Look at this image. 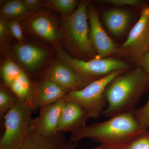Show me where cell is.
Listing matches in <instances>:
<instances>
[{
	"label": "cell",
	"instance_id": "obj_1",
	"mask_svg": "<svg viewBox=\"0 0 149 149\" xmlns=\"http://www.w3.org/2000/svg\"><path fill=\"white\" fill-rule=\"evenodd\" d=\"M146 132L141 128L134 112L129 113L86 125L71 133L69 140L75 143L88 138L100 142L110 149H122L126 148L132 141Z\"/></svg>",
	"mask_w": 149,
	"mask_h": 149
},
{
	"label": "cell",
	"instance_id": "obj_2",
	"mask_svg": "<svg viewBox=\"0 0 149 149\" xmlns=\"http://www.w3.org/2000/svg\"><path fill=\"white\" fill-rule=\"evenodd\" d=\"M149 87V75L141 67L120 74L107 87L105 93L107 107L102 115L109 118L134 112Z\"/></svg>",
	"mask_w": 149,
	"mask_h": 149
},
{
	"label": "cell",
	"instance_id": "obj_3",
	"mask_svg": "<svg viewBox=\"0 0 149 149\" xmlns=\"http://www.w3.org/2000/svg\"><path fill=\"white\" fill-rule=\"evenodd\" d=\"M35 110L32 104L18 100L4 116L5 130L0 149H20L30 129Z\"/></svg>",
	"mask_w": 149,
	"mask_h": 149
},
{
	"label": "cell",
	"instance_id": "obj_4",
	"mask_svg": "<svg viewBox=\"0 0 149 149\" xmlns=\"http://www.w3.org/2000/svg\"><path fill=\"white\" fill-rule=\"evenodd\" d=\"M127 70H117L102 78L93 80L80 90L71 91L65 98L80 105L90 118H97L102 114L107 107L105 93L107 87L114 78Z\"/></svg>",
	"mask_w": 149,
	"mask_h": 149
},
{
	"label": "cell",
	"instance_id": "obj_5",
	"mask_svg": "<svg viewBox=\"0 0 149 149\" xmlns=\"http://www.w3.org/2000/svg\"><path fill=\"white\" fill-rule=\"evenodd\" d=\"M87 4L80 2L74 12L64 17L63 28L68 42L79 53L91 55L94 51L90 36Z\"/></svg>",
	"mask_w": 149,
	"mask_h": 149
},
{
	"label": "cell",
	"instance_id": "obj_6",
	"mask_svg": "<svg viewBox=\"0 0 149 149\" xmlns=\"http://www.w3.org/2000/svg\"><path fill=\"white\" fill-rule=\"evenodd\" d=\"M57 52L63 63L81 76L92 81L117 70H128L130 67L125 62L113 58H100L86 61L72 57L61 49H58Z\"/></svg>",
	"mask_w": 149,
	"mask_h": 149
},
{
	"label": "cell",
	"instance_id": "obj_7",
	"mask_svg": "<svg viewBox=\"0 0 149 149\" xmlns=\"http://www.w3.org/2000/svg\"><path fill=\"white\" fill-rule=\"evenodd\" d=\"M149 46V7L145 8L118 52L140 63Z\"/></svg>",
	"mask_w": 149,
	"mask_h": 149
},
{
	"label": "cell",
	"instance_id": "obj_8",
	"mask_svg": "<svg viewBox=\"0 0 149 149\" xmlns=\"http://www.w3.org/2000/svg\"><path fill=\"white\" fill-rule=\"evenodd\" d=\"M92 45L101 58H107L118 53L119 49L105 31L99 18L97 11L91 8L88 12Z\"/></svg>",
	"mask_w": 149,
	"mask_h": 149
},
{
	"label": "cell",
	"instance_id": "obj_9",
	"mask_svg": "<svg viewBox=\"0 0 149 149\" xmlns=\"http://www.w3.org/2000/svg\"><path fill=\"white\" fill-rule=\"evenodd\" d=\"M65 99L60 100L40 109L39 115L32 118L30 128L41 136L51 137L57 133L58 127Z\"/></svg>",
	"mask_w": 149,
	"mask_h": 149
},
{
	"label": "cell",
	"instance_id": "obj_10",
	"mask_svg": "<svg viewBox=\"0 0 149 149\" xmlns=\"http://www.w3.org/2000/svg\"><path fill=\"white\" fill-rule=\"evenodd\" d=\"M46 78L69 92L80 90L93 81L81 76L64 63L54 65L48 72Z\"/></svg>",
	"mask_w": 149,
	"mask_h": 149
},
{
	"label": "cell",
	"instance_id": "obj_11",
	"mask_svg": "<svg viewBox=\"0 0 149 149\" xmlns=\"http://www.w3.org/2000/svg\"><path fill=\"white\" fill-rule=\"evenodd\" d=\"M62 110L57 132L71 133L85 127L90 118L88 113L74 102L65 100Z\"/></svg>",
	"mask_w": 149,
	"mask_h": 149
},
{
	"label": "cell",
	"instance_id": "obj_12",
	"mask_svg": "<svg viewBox=\"0 0 149 149\" xmlns=\"http://www.w3.org/2000/svg\"><path fill=\"white\" fill-rule=\"evenodd\" d=\"M74 142L68 141L63 133L45 137L30 130L20 149H75Z\"/></svg>",
	"mask_w": 149,
	"mask_h": 149
},
{
	"label": "cell",
	"instance_id": "obj_13",
	"mask_svg": "<svg viewBox=\"0 0 149 149\" xmlns=\"http://www.w3.org/2000/svg\"><path fill=\"white\" fill-rule=\"evenodd\" d=\"M27 24L31 32L39 38L53 44L58 42L60 34L52 16L45 13L36 14L30 17Z\"/></svg>",
	"mask_w": 149,
	"mask_h": 149
},
{
	"label": "cell",
	"instance_id": "obj_14",
	"mask_svg": "<svg viewBox=\"0 0 149 149\" xmlns=\"http://www.w3.org/2000/svg\"><path fill=\"white\" fill-rule=\"evenodd\" d=\"M69 91L47 78H45L34 91L32 105L41 109L65 97Z\"/></svg>",
	"mask_w": 149,
	"mask_h": 149
},
{
	"label": "cell",
	"instance_id": "obj_15",
	"mask_svg": "<svg viewBox=\"0 0 149 149\" xmlns=\"http://www.w3.org/2000/svg\"><path fill=\"white\" fill-rule=\"evenodd\" d=\"M15 52L19 61L30 70L38 68L47 57L46 52L42 48L25 43L17 44L15 47Z\"/></svg>",
	"mask_w": 149,
	"mask_h": 149
},
{
	"label": "cell",
	"instance_id": "obj_16",
	"mask_svg": "<svg viewBox=\"0 0 149 149\" xmlns=\"http://www.w3.org/2000/svg\"><path fill=\"white\" fill-rule=\"evenodd\" d=\"M128 11L118 8L105 11L103 14L104 23L113 35L119 36L125 33L131 20Z\"/></svg>",
	"mask_w": 149,
	"mask_h": 149
},
{
	"label": "cell",
	"instance_id": "obj_17",
	"mask_svg": "<svg viewBox=\"0 0 149 149\" xmlns=\"http://www.w3.org/2000/svg\"><path fill=\"white\" fill-rule=\"evenodd\" d=\"M10 88L19 100L32 105L34 91L29 77L24 71L15 80Z\"/></svg>",
	"mask_w": 149,
	"mask_h": 149
},
{
	"label": "cell",
	"instance_id": "obj_18",
	"mask_svg": "<svg viewBox=\"0 0 149 149\" xmlns=\"http://www.w3.org/2000/svg\"><path fill=\"white\" fill-rule=\"evenodd\" d=\"M30 13L24 5L23 1L12 0L4 4L1 9V18L16 20Z\"/></svg>",
	"mask_w": 149,
	"mask_h": 149
},
{
	"label": "cell",
	"instance_id": "obj_19",
	"mask_svg": "<svg viewBox=\"0 0 149 149\" xmlns=\"http://www.w3.org/2000/svg\"><path fill=\"white\" fill-rule=\"evenodd\" d=\"M77 3L75 0H49L44 2L42 5L50 8L66 17L74 12L77 7Z\"/></svg>",
	"mask_w": 149,
	"mask_h": 149
},
{
	"label": "cell",
	"instance_id": "obj_20",
	"mask_svg": "<svg viewBox=\"0 0 149 149\" xmlns=\"http://www.w3.org/2000/svg\"><path fill=\"white\" fill-rule=\"evenodd\" d=\"M23 71L14 62L8 60L2 67L1 73L6 85L10 88L15 80Z\"/></svg>",
	"mask_w": 149,
	"mask_h": 149
},
{
	"label": "cell",
	"instance_id": "obj_21",
	"mask_svg": "<svg viewBox=\"0 0 149 149\" xmlns=\"http://www.w3.org/2000/svg\"><path fill=\"white\" fill-rule=\"evenodd\" d=\"M16 96L3 88L0 90V113L3 116L14 106L18 100Z\"/></svg>",
	"mask_w": 149,
	"mask_h": 149
},
{
	"label": "cell",
	"instance_id": "obj_22",
	"mask_svg": "<svg viewBox=\"0 0 149 149\" xmlns=\"http://www.w3.org/2000/svg\"><path fill=\"white\" fill-rule=\"evenodd\" d=\"M134 115L141 128L147 130L149 127V98L143 106L136 109Z\"/></svg>",
	"mask_w": 149,
	"mask_h": 149
},
{
	"label": "cell",
	"instance_id": "obj_23",
	"mask_svg": "<svg viewBox=\"0 0 149 149\" xmlns=\"http://www.w3.org/2000/svg\"><path fill=\"white\" fill-rule=\"evenodd\" d=\"M126 149H149V132H146L132 141Z\"/></svg>",
	"mask_w": 149,
	"mask_h": 149
},
{
	"label": "cell",
	"instance_id": "obj_24",
	"mask_svg": "<svg viewBox=\"0 0 149 149\" xmlns=\"http://www.w3.org/2000/svg\"><path fill=\"white\" fill-rule=\"evenodd\" d=\"M9 31L16 40L21 42L23 39V31L20 24L17 20L7 22Z\"/></svg>",
	"mask_w": 149,
	"mask_h": 149
},
{
	"label": "cell",
	"instance_id": "obj_25",
	"mask_svg": "<svg viewBox=\"0 0 149 149\" xmlns=\"http://www.w3.org/2000/svg\"><path fill=\"white\" fill-rule=\"evenodd\" d=\"M101 2L109 4L117 7L125 6H138L140 5L143 1L140 0H104L101 1Z\"/></svg>",
	"mask_w": 149,
	"mask_h": 149
},
{
	"label": "cell",
	"instance_id": "obj_26",
	"mask_svg": "<svg viewBox=\"0 0 149 149\" xmlns=\"http://www.w3.org/2000/svg\"><path fill=\"white\" fill-rule=\"evenodd\" d=\"M23 2L29 13L37 10L42 5V1L40 0H24Z\"/></svg>",
	"mask_w": 149,
	"mask_h": 149
},
{
	"label": "cell",
	"instance_id": "obj_27",
	"mask_svg": "<svg viewBox=\"0 0 149 149\" xmlns=\"http://www.w3.org/2000/svg\"><path fill=\"white\" fill-rule=\"evenodd\" d=\"M139 65L140 67L149 75V46L143 55Z\"/></svg>",
	"mask_w": 149,
	"mask_h": 149
},
{
	"label": "cell",
	"instance_id": "obj_28",
	"mask_svg": "<svg viewBox=\"0 0 149 149\" xmlns=\"http://www.w3.org/2000/svg\"><path fill=\"white\" fill-rule=\"evenodd\" d=\"M7 20L1 18L0 20V38L1 40H3L8 32V28L7 24Z\"/></svg>",
	"mask_w": 149,
	"mask_h": 149
},
{
	"label": "cell",
	"instance_id": "obj_29",
	"mask_svg": "<svg viewBox=\"0 0 149 149\" xmlns=\"http://www.w3.org/2000/svg\"></svg>",
	"mask_w": 149,
	"mask_h": 149
}]
</instances>
